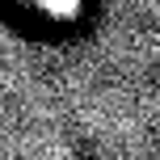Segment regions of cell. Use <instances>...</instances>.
<instances>
[{
  "label": "cell",
  "instance_id": "1",
  "mask_svg": "<svg viewBox=\"0 0 160 160\" xmlns=\"http://www.w3.org/2000/svg\"><path fill=\"white\" fill-rule=\"evenodd\" d=\"M38 4H42V8H51V13H68L76 0H38Z\"/></svg>",
  "mask_w": 160,
  "mask_h": 160
}]
</instances>
